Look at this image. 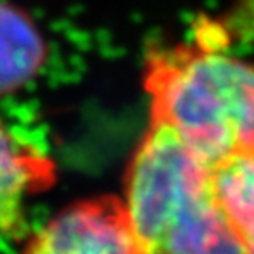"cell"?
Segmentation results:
<instances>
[{"label": "cell", "instance_id": "7", "mask_svg": "<svg viewBox=\"0 0 254 254\" xmlns=\"http://www.w3.org/2000/svg\"><path fill=\"white\" fill-rule=\"evenodd\" d=\"M235 2H237V4H242V2H247V0H235Z\"/></svg>", "mask_w": 254, "mask_h": 254}, {"label": "cell", "instance_id": "1", "mask_svg": "<svg viewBox=\"0 0 254 254\" xmlns=\"http://www.w3.org/2000/svg\"><path fill=\"white\" fill-rule=\"evenodd\" d=\"M126 210L141 254H249L212 187L210 166L152 120L126 177Z\"/></svg>", "mask_w": 254, "mask_h": 254}, {"label": "cell", "instance_id": "3", "mask_svg": "<svg viewBox=\"0 0 254 254\" xmlns=\"http://www.w3.org/2000/svg\"><path fill=\"white\" fill-rule=\"evenodd\" d=\"M23 254H141V251L124 199L104 196L67 206L32 238Z\"/></svg>", "mask_w": 254, "mask_h": 254}, {"label": "cell", "instance_id": "6", "mask_svg": "<svg viewBox=\"0 0 254 254\" xmlns=\"http://www.w3.org/2000/svg\"><path fill=\"white\" fill-rule=\"evenodd\" d=\"M212 187L222 210L249 251H254V150L222 159L210 168Z\"/></svg>", "mask_w": 254, "mask_h": 254}, {"label": "cell", "instance_id": "4", "mask_svg": "<svg viewBox=\"0 0 254 254\" xmlns=\"http://www.w3.org/2000/svg\"><path fill=\"white\" fill-rule=\"evenodd\" d=\"M55 182V164L0 124V235L23 224L25 199Z\"/></svg>", "mask_w": 254, "mask_h": 254}, {"label": "cell", "instance_id": "8", "mask_svg": "<svg viewBox=\"0 0 254 254\" xmlns=\"http://www.w3.org/2000/svg\"><path fill=\"white\" fill-rule=\"evenodd\" d=\"M249 254H254V251H249Z\"/></svg>", "mask_w": 254, "mask_h": 254}, {"label": "cell", "instance_id": "5", "mask_svg": "<svg viewBox=\"0 0 254 254\" xmlns=\"http://www.w3.org/2000/svg\"><path fill=\"white\" fill-rule=\"evenodd\" d=\"M46 46L36 23L21 9L0 2V97L36 78Z\"/></svg>", "mask_w": 254, "mask_h": 254}, {"label": "cell", "instance_id": "2", "mask_svg": "<svg viewBox=\"0 0 254 254\" xmlns=\"http://www.w3.org/2000/svg\"><path fill=\"white\" fill-rule=\"evenodd\" d=\"M145 90L152 120L166 124L208 166L254 150V64L212 43L157 48Z\"/></svg>", "mask_w": 254, "mask_h": 254}]
</instances>
